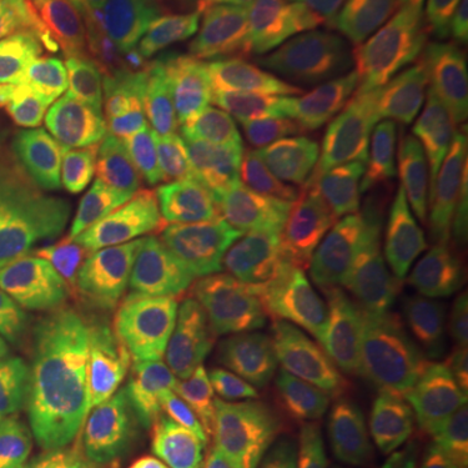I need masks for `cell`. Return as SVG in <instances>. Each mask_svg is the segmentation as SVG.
<instances>
[{
	"mask_svg": "<svg viewBox=\"0 0 468 468\" xmlns=\"http://www.w3.org/2000/svg\"><path fill=\"white\" fill-rule=\"evenodd\" d=\"M133 363L149 402L196 445L292 433L320 402L309 340L203 277L160 304Z\"/></svg>",
	"mask_w": 468,
	"mask_h": 468,
	"instance_id": "obj_1",
	"label": "cell"
},
{
	"mask_svg": "<svg viewBox=\"0 0 468 468\" xmlns=\"http://www.w3.org/2000/svg\"><path fill=\"white\" fill-rule=\"evenodd\" d=\"M304 39L320 101L375 156L410 137L468 58V0H320Z\"/></svg>",
	"mask_w": 468,
	"mask_h": 468,
	"instance_id": "obj_2",
	"label": "cell"
},
{
	"mask_svg": "<svg viewBox=\"0 0 468 468\" xmlns=\"http://www.w3.org/2000/svg\"><path fill=\"white\" fill-rule=\"evenodd\" d=\"M117 58L199 172L266 168L242 39L207 0H90Z\"/></svg>",
	"mask_w": 468,
	"mask_h": 468,
	"instance_id": "obj_3",
	"label": "cell"
},
{
	"mask_svg": "<svg viewBox=\"0 0 468 468\" xmlns=\"http://www.w3.org/2000/svg\"><path fill=\"white\" fill-rule=\"evenodd\" d=\"M117 113L58 94L0 117V250L58 254L82 199L129 160Z\"/></svg>",
	"mask_w": 468,
	"mask_h": 468,
	"instance_id": "obj_4",
	"label": "cell"
},
{
	"mask_svg": "<svg viewBox=\"0 0 468 468\" xmlns=\"http://www.w3.org/2000/svg\"><path fill=\"white\" fill-rule=\"evenodd\" d=\"M441 234L433 215L359 211L332 227H309L313 359L359 347L406 316H430V277Z\"/></svg>",
	"mask_w": 468,
	"mask_h": 468,
	"instance_id": "obj_5",
	"label": "cell"
},
{
	"mask_svg": "<svg viewBox=\"0 0 468 468\" xmlns=\"http://www.w3.org/2000/svg\"><path fill=\"white\" fill-rule=\"evenodd\" d=\"M58 94H94L133 149L168 156L176 137L117 58L90 0H0V117Z\"/></svg>",
	"mask_w": 468,
	"mask_h": 468,
	"instance_id": "obj_6",
	"label": "cell"
},
{
	"mask_svg": "<svg viewBox=\"0 0 468 468\" xmlns=\"http://www.w3.org/2000/svg\"><path fill=\"white\" fill-rule=\"evenodd\" d=\"M203 282L304 335L309 227L270 168L199 172Z\"/></svg>",
	"mask_w": 468,
	"mask_h": 468,
	"instance_id": "obj_7",
	"label": "cell"
},
{
	"mask_svg": "<svg viewBox=\"0 0 468 468\" xmlns=\"http://www.w3.org/2000/svg\"><path fill=\"white\" fill-rule=\"evenodd\" d=\"M63 250L94 261L149 316L203 266L199 203L176 172L117 168L82 199Z\"/></svg>",
	"mask_w": 468,
	"mask_h": 468,
	"instance_id": "obj_8",
	"label": "cell"
},
{
	"mask_svg": "<svg viewBox=\"0 0 468 468\" xmlns=\"http://www.w3.org/2000/svg\"><path fill=\"white\" fill-rule=\"evenodd\" d=\"M144 313L82 254H48L32 297L16 313V332L36 363L82 387L113 383L125 371Z\"/></svg>",
	"mask_w": 468,
	"mask_h": 468,
	"instance_id": "obj_9",
	"label": "cell"
},
{
	"mask_svg": "<svg viewBox=\"0 0 468 468\" xmlns=\"http://www.w3.org/2000/svg\"><path fill=\"white\" fill-rule=\"evenodd\" d=\"M32 441L43 468H187L184 437L133 383L51 394Z\"/></svg>",
	"mask_w": 468,
	"mask_h": 468,
	"instance_id": "obj_10",
	"label": "cell"
},
{
	"mask_svg": "<svg viewBox=\"0 0 468 468\" xmlns=\"http://www.w3.org/2000/svg\"><path fill=\"white\" fill-rule=\"evenodd\" d=\"M441 378L430 316H406L367 344L316 359L320 394L356 414H378Z\"/></svg>",
	"mask_w": 468,
	"mask_h": 468,
	"instance_id": "obj_11",
	"label": "cell"
},
{
	"mask_svg": "<svg viewBox=\"0 0 468 468\" xmlns=\"http://www.w3.org/2000/svg\"><path fill=\"white\" fill-rule=\"evenodd\" d=\"M390 468H468V399L441 378L367 414Z\"/></svg>",
	"mask_w": 468,
	"mask_h": 468,
	"instance_id": "obj_12",
	"label": "cell"
},
{
	"mask_svg": "<svg viewBox=\"0 0 468 468\" xmlns=\"http://www.w3.org/2000/svg\"><path fill=\"white\" fill-rule=\"evenodd\" d=\"M430 332L452 378L468 399V180L452 184L441 203V234L430 277Z\"/></svg>",
	"mask_w": 468,
	"mask_h": 468,
	"instance_id": "obj_13",
	"label": "cell"
},
{
	"mask_svg": "<svg viewBox=\"0 0 468 468\" xmlns=\"http://www.w3.org/2000/svg\"><path fill=\"white\" fill-rule=\"evenodd\" d=\"M289 468H390L367 414L320 402L292 433Z\"/></svg>",
	"mask_w": 468,
	"mask_h": 468,
	"instance_id": "obj_14",
	"label": "cell"
},
{
	"mask_svg": "<svg viewBox=\"0 0 468 468\" xmlns=\"http://www.w3.org/2000/svg\"><path fill=\"white\" fill-rule=\"evenodd\" d=\"M414 153L433 176H445L468 160V58L445 79L441 94L421 113Z\"/></svg>",
	"mask_w": 468,
	"mask_h": 468,
	"instance_id": "obj_15",
	"label": "cell"
},
{
	"mask_svg": "<svg viewBox=\"0 0 468 468\" xmlns=\"http://www.w3.org/2000/svg\"><path fill=\"white\" fill-rule=\"evenodd\" d=\"M292 433H277V437L250 441V445H196V441H184V461H187V468H289Z\"/></svg>",
	"mask_w": 468,
	"mask_h": 468,
	"instance_id": "obj_16",
	"label": "cell"
},
{
	"mask_svg": "<svg viewBox=\"0 0 468 468\" xmlns=\"http://www.w3.org/2000/svg\"><path fill=\"white\" fill-rule=\"evenodd\" d=\"M48 254H12L0 250V320H16V313L32 297V285Z\"/></svg>",
	"mask_w": 468,
	"mask_h": 468,
	"instance_id": "obj_17",
	"label": "cell"
},
{
	"mask_svg": "<svg viewBox=\"0 0 468 468\" xmlns=\"http://www.w3.org/2000/svg\"><path fill=\"white\" fill-rule=\"evenodd\" d=\"M258 16L273 27H304L320 0H250Z\"/></svg>",
	"mask_w": 468,
	"mask_h": 468,
	"instance_id": "obj_18",
	"label": "cell"
},
{
	"mask_svg": "<svg viewBox=\"0 0 468 468\" xmlns=\"http://www.w3.org/2000/svg\"><path fill=\"white\" fill-rule=\"evenodd\" d=\"M207 5L223 16L230 27H234V36L239 39H246L254 32V27L261 24V16H258V8L250 5V0H207Z\"/></svg>",
	"mask_w": 468,
	"mask_h": 468,
	"instance_id": "obj_19",
	"label": "cell"
},
{
	"mask_svg": "<svg viewBox=\"0 0 468 468\" xmlns=\"http://www.w3.org/2000/svg\"><path fill=\"white\" fill-rule=\"evenodd\" d=\"M0 468H36L32 452L24 449V441L5 426V421H0Z\"/></svg>",
	"mask_w": 468,
	"mask_h": 468,
	"instance_id": "obj_20",
	"label": "cell"
}]
</instances>
